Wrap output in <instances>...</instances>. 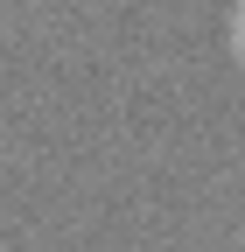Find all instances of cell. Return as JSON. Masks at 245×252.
Masks as SVG:
<instances>
[{
	"label": "cell",
	"instance_id": "cell-1",
	"mask_svg": "<svg viewBox=\"0 0 245 252\" xmlns=\"http://www.w3.org/2000/svg\"><path fill=\"white\" fill-rule=\"evenodd\" d=\"M231 35H238V56H245V7H238V21H231Z\"/></svg>",
	"mask_w": 245,
	"mask_h": 252
}]
</instances>
